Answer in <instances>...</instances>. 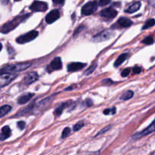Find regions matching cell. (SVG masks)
Segmentation results:
<instances>
[{
    "mask_svg": "<svg viewBox=\"0 0 155 155\" xmlns=\"http://www.w3.org/2000/svg\"><path fill=\"white\" fill-rule=\"evenodd\" d=\"M29 16V15H23V16H19L17 17V18H14L13 20H12L11 21L5 23V24H3L1 27H0V32L3 33H7L8 32L12 31L16 27H18L20 23L22 22L24 19L27 18Z\"/></svg>",
    "mask_w": 155,
    "mask_h": 155,
    "instance_id": "cell-1",
    "label": "cell"
},
{
    "mask_svg": "<svg viewBox=\"0 0 155 155\" xmlns=\"http://www.w3.org/2000/svg\"><path fill=\"white\" fill-rule=\"evenodd\" d=\"M31 65V64L29 62H23V63L14 64V65H6L0 69V73H12V74H16V72L22 71L26 70Z\"/></svg>",
    "mask_w": 155,
    "mask_h": 155,
    "instance_id": "cell-2",
    "label": "cell"
},
{
    "mask_svg": "<svg viewBox=\"0 0 155 155\" xmlns=\"http://www.w3.org/2000/svg\"><path fill=\"white\" fill-rule=\"evenodd\" d=\"M52 99L53 97L51 96V97H47V98L40 100L38 103H34L33 104V113H39V112H42L44 109H46L51 104V101H52Z\"/></svg>",
    "mask_w": 155,
    "mask_h": 155,
    "instance_id": "cell-3",
    "label": "cell"
},
{
    "mask_svg": "<svg viewBox=\"0 0 155 155\" xmlns=\"http://www.w3.org/2000/svg\"><path fill=\"white\" fill-rule=\"evenodd\" d=\"M38 35H39V32L36 31V30H32V31L28 32L25 34L20 36L19 37L17 38L16 41L18 43H26L30 42L33 40H34L35 38L37 37Z\"/></svg>",
    "mask_w": 155,
    "mask_h": 155,
    "instance_id": "cell-4",
    "label": "cell"
},
{
    "mask_svg": "<svg viewBox=\"0 0 155 155\" xmlns=\"http://www.w3.org/2000/svg\"><path fill=\"white\" fill-rule=\"evenodd\" d=\"M155 132V119L149 125V126H148V127L146 128V129H145L144 130H142V132H138V133H136V135H133V139H140V138H142V137H145L146 136V135H150V134L153 133V132Z\"/></svg>",
    "mask_w": 155,
    "mask_h": 155,
    "instance_id": "cell-5",
    "label": "cell"
},
{
    "mask_svg": "<svg viewBox=\"0 0 155 155\" xmlns=\"http://www.w3.org/2000/svg\"><path fill=\"white\" fill-rule=\"evenodd\" d=\"M98 3L96 1L89 2L82 8V14L84 15H90L96 11Z\"/></svg>",
    "mask_w": 155,
    "mask_h": 155,
    "instance_id": "cell-6",
    "label": "cell"
},
{
    "mask_svg": "<svg viewBox=\"0 0 155 155\" xmlns=\"http://www.w3.org/2000/svg\"><path fill=\"white\" fill-rule=\"evenodd\" d=\"M17 74L12 73H0V87H4L15 80Z\"/></svg>",
    "mask_w": 155,
    "mask_h": 155,
    "instance_id": "cell-7",
    "label": "cell"
},
{
    "mask_svg": "<svg viewBox=\"0 0 155 155\" xmlns=\"http://www.w3.org/2000/svg\"><path fill=\"white\" fill-rule=\"evenodd\" d=\"M114 32L110 30H103L102 32L99 33L93 37V40L96 42H102V41L107 40L113 37Z\"/></svg>",
    "mask_w": 155,
    "mask_h": 155,
    "instance_id": "cell-8",
    "label": "cell"
},
{
    "mask_svg": "<svg viewBox=\"0 0 155 155\" xmlns=\"http://www.w3.org/2000/svg\"><path fill=\"white\" fill-rule=\"evenodd\" d=\"M30 9L33 12H45L48 9V5L44 2L35 1L32 3Z\"/></svg>",
    "mask_w": 155,
    "mask_h": 155,
    "instance_id": "cell-9",
    "label": "cell"
},
{
    "mask_svg": "<svg viewBox=\"0 0 155 155\" xmlns=\"http://www.w3.org/2000/svg\"><path fill=\"white\" fill-rule=\"evenodd\" d=\"M101 15L103 18H107V19H113L117 15V12L114 8L110 7L107 9H103L101 12Z\"/></svg>",
    "mask_w": 155,
    "mask_h": 155,
    "instance_id": "cell-10",
    "label": "cell"
},
{
    "mask_svg": "<svg viewBox=\"0 0 155 155\" xmlns=\"http://www.w3.org/2000/svg\"><path fill=\"white\" fill-rule=\"evenodd\" d=\"M62 67V62L61 59L60 57H56L55 59H53L51 62V63L49 64L48 67V71L49 72L53 71H56V70L61 69Z\"/></svg>",
    "mask_w": 155,
    "mask_h": 155,
    "instance_id": "cell-11",
    "label": "cell"
},
{
    "mask_svg": "<svg viewBox=\"0 0 155 155\" xmlns=\"http://www.w3.org/2000/svg\"><path fill=\"white\" fill-rule=\"evenodd\" d=\"M59 18H60V12H59V11L58 9H54V10L51 11L46 15V17H45V21L48 24H51V23L57 21Z\"/></svg>",
    "mask_w": 155,
    "mask_h": 155,
    "instance_id": "cell-12",
    "label": "cell"
},
{
    "mask_svg": "<svg viewBox=\"0 0 155 155\" xmlns=\"http://www.w3.org/2000/svg\"><path fill=\"white\" fill-rule=\"evenodd\" d=\"M39 79V74L36 71H31L27 73L24 79V83L26 84H31L33 82L36 81Z\"/></svg>",
    "mask_w": 155,
    "mask_h": 155,
    "instance_id": "cell-13",
    "label": "cell"
},
{
    "mask_svg": "<svg viewBox=\"0 0 155 155\" xmlns=\"http://www.w3.org/2000/svg\"><path fill=\"white\" fill-rule=\"evenodd\" d=\"M86 64L82 63V62H72L68 65V71L70 72H74V71H80L82 68H84Z\"/></svg>",
    "mask_w": 155,
    "mask_h": 155,
    "instance_id": "cell-14",
    "label": "cell"
},
{
    "mask_svg": "<svg viewBox=\"0 0 155 155\" xmlns=\"http://www.w3.org/2000/svg\"><path fill=\"white\" fill-rule=\"evenodd\" d=\"M117 24L121 27H129L133 24V21L125 17H121L118 19Z\"/></svg>",
    "mask_w": 155,
    "mask_h": 155,
    "instance_id": "cell-15",
    "label": "cell"
},
{
    "mask_svg": "<svg viewBox=\"0 0 155 155\" xmlns=\"http://www.w3.org/2000/svg\"><path fill=\"white\" fill-rule=\"evenodd\" d=\"M33 96H34V94H31V93H27V94H23V95L20 96V97H18V103H19V104H24V103L30 101Z\"/></svg>",
    "mask_w": 155,
    "mask_h": 155,
    "instance_id": "cell-16",
    "label": "cell"
},
{
    "mask_svg": "<svg viewBox=\"0 0 155 155\" xmlns=\"http://www.w3.org/2000/svg\"><path fill=\"white\" fill-rule=\"evenodd\" d=\"M11 134H12V131H11L10 128L8 126H4L2 129L1 134H0V141L7 139L8 138L11 136Z\"/></svg>",
    "mask_w": 155,
    "mask_h": 155,
    "instance_id": "cell-17",
    "label": "cell"
},
{
    "mask_svg": "<svg viewBox=\"0 0 155 155\" xmlns=\"http://www.w3.org/2000/svg\"><path fill=\"white\" fill-rule=\"evenodd\" d=\"M141 7V2H136L133 3V5L130 6L127 9H126L125 12L127 13H133V12H136L140 9Z\"/></svg>",
    "mask_w": 155,
    "mask_h": 155,
    "instance_id": "cell-18",
    "label": "cell"
},
{
    "mask_svg": "<svg viewBox=\"0 0 155 155\" xmlns=\"http://www.w3.org/2000/svg\"><path fill=\"white\" fill-rule=\"evenodd\" d=\"M128 56H129L128 53H123V54H121L120 56L117 59L116 62H114V66L118 67L119 65H120L121 64L124 63V62L126 61V59H127V57H128Z\"/></svg>",
    "mask_w": 155,
    "mask_h": 155,
    "instance_id": "cell-19",
    "label": "cell"
},
{
    "mask_svg": "<svg viewBox=\"0 0 155 155\" xmlns=\"http://www.w3.org/2000/svg\"><path fill=\"white\" fill-rule=\"evenodd\" d=\"M12 109V107L9 105H4L0 107V118L5 116L7 113H8Z\"/></svg>",
    "mask_w": 155,
    "mask_h": 155,
    "instance_id": "cell-20",
    "label": "cell"
},
{
    "mask_svg": "<svg viewBox=\"0 0 155 155\" xmlns=\"http://www.w3.org/2000/svg\"><path fill=\"white\" fill-rule=\"evenodd\" d=\"M71 101H69V102H67V103H62L61 106H59L57 108V109L55 110V112H54V113H55V115H60L62 113V112H63V110L64 109V108L68 107V106H69L70 104H71Z\"/></svg>",
    "mask_w": 155,
    "mask_h": 155,
    "instance_id": "cell-21",
    "label": "cell"
},
{
    "mask_svg": "<svg viewBox=\"0 0 155 155\" xmlns=\"http://www.w3.org/2000/svg\"><path fill=\"white\" fill-rule=\"evenodd\" d=\"M134 95V92L133 91H127L121 95L120 100H127L131 99Z\"/></svg>",
    "mask_w": 155,
    "mask_h": 155,
    "instance_id": "cell-22",
    "label": "cell"
},
{
    "mask_svg": "<svg viewBox=\"0 0 155 155\" xmlns=\"http://www.w3.org/2000/svg\"><path fill=\"white\" fill-rule=\"evenodd\" d=\"M154 25H155V20L154 18H151V19L148 20V21L145 22V25L142 27V29H143V30H145V29H148L149 28V27H153Z\"/></svg>",
    "mask_w": 155,
    "mask_h": 155,
    "instance_id": "cell-23",
    "label": "cell"
},
{
    "mask_svg": "<svg viewBox=\"0 0 155 155\" xmlns=\"http://www.w3.org/2000/svg\"><path fill=\"white\" fill-rule=\"evenodd\" d=\"M97 68V63H94L92 64L91 66H89V68H87V69L84 72V74H86V75H88V74H90L91 73H92L94 71V70L95 69V68Z\"/></svg>",
    "mask_w": 155,
    "mask_h": 155,
    "instance_id": "cell-24",
    "label": "cell"
},
{
    "mask_svg": "<svg viewBox=\"0 0 155 155\" xmlns=\"http://www.w3.org/2000/svg\"><path fill=\"white\" fill-rule=\"evenodd\" d=\"M142 43L145 44H147V45H150V44H152L154 43V38L152 36H147L145 37V39L142 40Z\"/></svg>",
    "mask_w": 155,
    "mask_h": 155,
    "instance_id": "cell-25",
    "label": "cell"
},
{
    "mask_svg": "<svg viewBox=\"0 0 155 155\" xmlns=\"http://www.w3.org/2000/svg\"><path fill=\"white\" fill-rule=\"evenodd\" d=\"M71 134V129L68 127L65 128L63 130V132H62V138H65L68 136V135Z\"/></svg>",
    "mask_w": 155,
    "mask_h": 155,
    "instance_id": "cell-26",
    "label": "cell"
},
{
    "mask_svg": "<svg viewBox=\"0 0 155 155\" xmlns=\"http://www.w3.org/2000/svg\"><path fill=\"white\" fill-rule=\"evenodd\" d=\"M83 126H84V122L80 121L78 123H77V124L74 126V131H79L80 129H82V128L83 127Z\"/></svg>",
    "mask_w": 155,
    "mask_h": 155,
    "instance_id": "cell-27",
    "label": "cell"
},
{
    "mask_svg": "<svg viewBox=\"0 0 155 155\" xmlns=\"http://www.w3.org/2000/svg\"><path fill=\"white\" fill-rule=\"evenodd\" d=\"M110 128H111V125H110V126H107V127L104 128V129H101V131H99V132H98V133L97 134V135H96V136H98V135H102V134L105 133L106 132H107V131H108V130H110Z\"/></svg>",
    "mask_w": 155,
    "mask_h": 155,
    "instance_id": "cell-28",
    "label": "cell"
},
{
    "mask_svg": "<svg viewBox=\"0 0 155 155\" xmlns=\"http://www.w3.org/2000/svg\"><path fill=\"white\" fill-rule=\"evenodd\" d=\"M112 84H113V81L110 79H104L101 81V84L105 85V86H110Z\"/></svg>",
    "mask_w": 155,
    "mask_h": 155,
    "instance_id": "cell-29",
    "label": "cell"
},
{
    "mask_svg": "<svg viewBox=\"0 0 155 155\" xmlns=\"http://www.w3.org/2000/svg\"><path fill=\"white\" fill-rule=\"evenodd\" d=\"M100 151H86L83 152V153H82L80 155H98Z\"/></svg>",
    "mask_w": 155,
    "mask_h": 155,
    "instance_id": "cell-30",
    "label": "cell"
},
{
    "mask_svg": "<svg viewBox=\"0 0 155 155\" xmlns=\"http://www.w3.org/2000/svg\"><path fill=\"white\" fill-rule=\"evenodd\" d=\"M130 68H126V69L123 70L122 73H121V75H122V77H127V76L130 74Z\"/></svg>",
    "mask_w": 155,
    "mask_h": 155,
    "instance_id": "cell-31",
    "label": "cell"
},
{
    "mask_svg": "<svg viewBox=\"0 0 155 155\" xmlns=\"http://www.w3.org/2000/svg\"><path fill=\"white\" fill-rule=\"evenodd\" d=\"M25 126H26L25 122L19 121L18 122V128L21 129V130H23V129H24V128H25Z\"/></svg>",
    "mask_w": 155,
    "mask_h": 155,
    "instance_id": "cell-32",
    "label": "cell"
},
{
    "mask_svg": "<svg viewBox=\"0 0 155 155\" xmlns=\"http://www.w3.org/2000/svg\"><path fill=\"white\" fill-rule=\"evenodd\" d=\"M110 1H111V0H100L99 5L101 6L107 5V4H109V3L110 2Z\"/></svg>",
    "mask_w": 155,
    "mask_h": 155,
    "instance_id": "cell-33",
    "label": "cell"
},
{
    "mask_svg": "<svg viewBox=\"0 0 155 155\" xmlns=\"http://www.w3.org/2000/svg\"><path fill=\"white\" fill-rule=\"evenodd\" d=\"M133 71L135 74H139V73L142 71V68L139 66H135L134 68H133Z\"/></svg>",
    "mask_w": 155,
    "mask_h": 155,
    "instance_id": "cell-34",
    "label": "cell"
},
{
    "mask_svg": "<svg viewBox=\"0 0 155 155\" xmlns=\"http://www.w3.org/2000/svg\"><path fill=\"white\" fill-rule=\"evenodd\" d=\"M52 1L54 4H58V5L59 4L61 5L64 2V0H52Z\"/></svg>",
    "mask_w": 155,
    "mask_h": 155,
    "instance_id": "cell-35",
    "label": "cell"
},
{
    "mask_svg": "<svg viewBox=\"0 0 155 155\" xmlns=\"http://www.w3.org/2000/svg\"><path fill=\"white\" fill-rule=\"evenodd\" d=\"M86 104L87 106H90L92 105V100H90V99H87L86 100Z\"/></svg>",
    "mask_w": 155,
    "mask_h": 155,
    "instance_id": "cell-36",
    "label": "cell"
},
{
    "mask_svg": "<svg viewBox=\"0 0 155 155\" xmlns=\"http://www.w3.org/2000/svg\"><path fill=\"white\" fill-rule=\"evenodd\" d=\"M147 1L148 2V3L151 5H152L153 7H155V0H147Z\"/></svg>",
    "mask_w": 155,
    "mask_h": 155,
    "instance_id": "cell-37",
    "label": "cell"
},
{
    "mask_svg": "<svg viewBox=\"0 0 155 155\" xmlns=\"http://www.w3.org/2000/svg\"><path fill=\"white\" fill-rule=\"evenodd\" d=\"M110 109H106L104 110V115H108V114H110Z\"/></svg>",
    "mask_w": 155,
    "mask_h": 155,
    "instance_id": "cell-38",
    "label": "cell"
},
{
    "mask_svg": "<svg viewBox=\"0 0 155 155\" xmlns=\"http://www.w3.org/2000/svg\"><path fill=\"white\" fill-rule=\"evenodd\" d=\"M0 2L3 5H7L9 2V0H0Z\"/></svg>",
    "mask_w": 155,
    "mask_h": 155,
    "instance_id": "cell-39",
    "label": "cell"
},
{
    "mask_svg": "<svg viewBox=\"0 0 155 155\" xmlns=\"http://www.w3.org/2000/svg\"><path fill=\"white\" fill-rule=\"evenodd\" d=\"M110 112H111V114H115L116 112V108L113 107L111 109H110Z\"/></svg>",
    "mask_w": 155,
    "mask_h": 155,
    "instance_id": "cell-40",
    "label": "cell"
},
{
    "mask_svg": "<svg viewBox=\"0 0 155 155\" xmlns=\"http://www.w3.org/2000/svg\"><path fill=\"white\" fill-rule=\"evenodd\" d=\"M2 43H0V51L2 50Z\"/></svg>",
    "mask_w": 155,
    "mask_h": 155,
    "instance_id": "cell-41",
    "label": "cell"
},
{
    "mask_svg": "<svg viewBox=\"0 0 155 155\" xmlns=\"http://www.w3.org/2000/svg\"><path fill=\"white\" fill-rule=\"evenodd\" d=\"M15 1H16V2H18V1H21V0H15Z\"/></svg>",
    "mask_w": 155,
    "mask_h": 155,
    "instance_id": "cell-42",
    "label": "cell"
}]
</instances>
